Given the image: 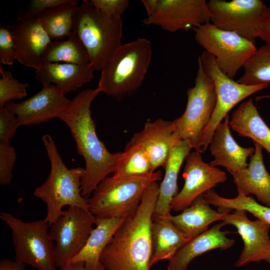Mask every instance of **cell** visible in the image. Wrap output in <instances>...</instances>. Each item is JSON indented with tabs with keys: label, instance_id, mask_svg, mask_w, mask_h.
Listing matches in <instances>:
<instances>
[{
	"label": "cell",
	"instance_id": "6da1fadb",
	"mask_svg": "<svg viewBox=\"0 0 270 270\" xmlns=\"http://www.w3.org/2000/svg\"><path fill=\"white\" fill-rule=\"evenodd\" d=\"M99 94L96 88L80 92L59 117L69 128L78 152L84 160L81 188L86 198L102 180L114 172L121 154L110 152L97 136L90 106Z\"/></svg>",
	"mask_w": 270,
	"mask_h": 270
},
{
	"label": "cell",
	"instance_id": "7a4b0ae2",
	"mask_svg": "<svg viewBox=\"0 0 270 270\" xmlns=\"http://www.w3.org/2000/svg\"><path fill=\"white\" fill-rule=\"evenodd\" d=\"M158 182L146 190L137 208L128 215L104 250L106 270H150L152 226L159 192Z\"/></svg>",
	"mask_w": 270,
	"mask_h": 270
},
{
	"label": "cell",
	"instance_id": "3957f363",
	"mask_svg": "<svg viewBox=\"0 0 270 270\" xmlns=\"http://www.w3.org/2000/svg\"><path fill=\"white\" fill-rule=\"evenodd\" d=\"M42 140L50 162V170L45 182L36 188L35 197L46 205L45 220L50 225L62 214L66 206H76L89 210L88 198L82 192L81 180L84 169L77 167L69 169L64 164L52 136L48 134Z\"/></svg>",
	"mask_w": 270,
	"mask_h": 270
},
{
	"label": "cell",
	"instance_id": "277c9868",
	"mask_svg": "<svg viewBox=\"0 0 270 270\" xmlns=\"http://www.w3.org/2000/svg\"><path fill=\"white\" fill-rule=\"evenodd\" d=\"M152 56L151 42L146 38L122 44L103 66L96 88L117 98L132 94L142 85Z\"/></svg>",
	"mask_w": 270,
	"mask_h": 270
},
{
	"label": "cell",
	"instance_id": "5b68a950",
	"mask_svg": "<svg viewBox=\"0 0 270 270\" xmlns=\"http://www.w3.org/2000/svg\"><path fill=\"white\" fill-rule=\"evenodd\" d=\"M124 22L97 9L84 0L73 18V30L84 46L96 70L101 72L121 46Z\"/></svg>",
	"mask_w": 270,
	"mask_h": 270
},
{
	"label": "cell",
	"instance_id": "8992f818",
	"mask_svg": "<svg viewBox=\"0 0 270 270\" xmlns=\"http://www.w3.org/2000/svg\"><path fill=\"white\" fill-rule=\"evenodd\" d=\"M162 178L160 170L142 176H107L88 198L89 210L96 218H126L137 208L148 187Z\"/></svg>",
	"mask_w": 270,
	"mask_h": 270
},
{
	"label": "cell",
	"instance_id": "52a82bcc",
	"mask_svg": "<svg viewBox=\"0 0 270 270\" xmlns=\"http://www.w3.org/2000/svg\"><path fill=\"white\" fill-rule=\"evenodd\" d=\"M0 218L10 229L16 261L37 270H56L50 225L45 220L25 222L6 212Z\"/></svg>",
	"mask_w": 270,
	"mask_h": 270
},
{
	"label": "cell",
	"instance_id": "ba28073f",
	"mask_svg": "<svg viewBox=\"0 0 270 270\" xmlns=\"http://www.w3.org/2000/svg\"><path fill=\"white\" fill-rule=\"evenodd\" d=\"M199 56L205 73L214 83L216 96L213 114L198 144L196 151L201 153L206 150L215 129L228 112L238 103L253 94L267 88L269 85H246L238 82L218 68L212 54L204 51Z\"/></svg>",
	"mask_w": 270,
	"mask_h": 270
},
{
	"label": "cell",
	"instance_id": "9c48e42d",
	"mask_svg": "<svg viewBox=\"0 0 270 270\" xmlns=\"http://www.w3.org/2000/svg\"><path fill=\"white\" fill-rule=\"evenodd\" d=\"M194 85L187 90V103L182 114L174 120L182 140L197 150L203 131L213 114L216 94L212 81L205 73L200 56Z\"/></svg>",
	"mask_w": 270,
	"mask_h": 270
},
{
	"label": "cell",
	"instance_id": "30bf717a",
	"mask_svg": "<svg viewBox=\"0 0 270 270\" xmlns=\"http://www.w3.org/2000/svg\"><path fill=\"white\" fill-rule=\"evenodd\" d=\"M194 30L197 43L214 56L218 68L232 78L257 48L254 43L246 38L220 30L211 22Z\"/></svg>",
	"mask_w": 270,
	"mask_h": 270
},
{
	"label": "cell",
	"instance_id": "8fae6325",
	"mask_svg": "<svg viewBox=\"0 0 270 270\" xmlns=\"http://www.w3.org/2000/svg\"><path fill=\"white\" fill-rule=\"evenodd\" d=\"M96 217L89 210L69 206L50 226V236L56 243V266L67 264L82 250L94 229Z\"/></svg>",
	"mask_w": 270,
	"mask_h": 270
},
{
	"label": "cell",
	"instance_id": "7c38bea8",
	"mask_svg": "<svg viewBox=\"0 0 270 270\" xmlns=\"http://www.w3.org/2000/svg\"><path fill=\"white\" fill-rule=\"evenodd\" d=\"M210 22L255 43L267 6L260 0H210Z\"/></svg>",
	"mask_w": 270,
	"mask_h": 270
},
{
	"label": "cell",
	"instance_id": "4fadbf2b",
	"mask_svg": "<svg viewBox=\"0 0 270 270\" xmlns=\"http://www.w3.org/2000/svg\"><path fill=\"white\" fill-rule=\"evenodd\" d=\"M210 18L206 0H158L154 12L142 22L174 32L194 30L210 22Z\"/></svg>",
	"mask_w": 270,
	"mask_h": 270
},
{
	"label": "cell",
	"instance_id": "5bb4252c",
	"mask_svg": "<svg viewBox=\"0 0 270 270\" xmlns=\"http://www.w3.org/2000/svg\"><path fill=\"white\" fill-rule=\"evenodd\" d=\"M218 210L224 214L222 222L234 226L243 241L244 248L235 266L266 260L270 256V224L258 218L250 220L244 210H234L232 213L226 208H218Z\"/></svg>",
	"mask_w": 270,
	"mask_h": 270
},
{
	"label": "cell",
	"instance_id": "9a60e30c",
	"mask_svg": "<svg viewBox=\"0 0 270 270\" xmlns=\"http://www.w3.org/2000/svg\"><path fill=\"white\" fill-rule=\"evenodd\" d=\"M182 178L184 186L170 202L171 210L182 211L203 194L227 180L226 173L204 162L200 153L190 152L186 158Z\"/></svg>",
	"mask_w": 270,
	"mask_h": 270
},
{
	"label": "cell",
	"instance_id": "2e32d148",
	"mask_svg": "<svg viewBox=\"0 0 270 270\" xmlns=\"http://www.w3.org/2000/svg\"><path fill=\"white\" fill-rule=\"evenodd\" d=\"M38 93L24 101L7 102L4 107L18 119L21 126L38 124L60 116L71 100L52 84H42Z\"/></svg>",
	"mask_w": 270,
	"mask_h": 270
},
{
	"label": "cell",
	"instance_id": "e0dca14e",
	"mask_svg": "<svg viewBox=\"0 0 270 270\" xmlns=\"http://www.w3.org/2000/svg\"><path fill=\"white\" fill-rule=\"evenodd\" d=\"M16 59L21 64L38 70L51 38L42 28L37 14L27 12L18 16L12 26Z\"/></svg>",
	"mask_w": 270,
	"mask_h": 270
},
{
	"label": "cell",
	"instance_id": "ac0fdd59",
	"mask_svg": "<svg viewBox=\"0 0 270 270\" xmlns=\"http://www.w3.org/2000/svg\"><path fill=\"white\" fill-rule=\"evenodd\" d=\"M182 140L174 120L158 118L146 122L130 140L144 150L156 171L158 167H164L171 150Z\"/></svg>",
	"mask_w": 270,
	"mask_h": 270
},
{
	"label": "cell",
	"instance_id": "d6986e66",
	"mask_svg": "<svg viewBox=\"0 0 270 270\" xmlns=\"http://www.w3.org/2000/svg\"><path fill=\"white\" fill-rule=\"evenodd\" d=\"M230 119L228 114L215 129L209 145L214 160L209 164L223 166L230 173L246 168L247 160L253 155L255 148H244L237 143L230 132Z\"/></svg>",
	"mask_w": 270,
	"mask_h": 270
},
{
	"label": "cell",
	"instance_id": "ffe728a7",
	"mask_svg": "<svg viewBox=\"0 0 270 270\" xmlns=\"http://www.w3.org/2000/svg\"><path fill=\"white\" fill-rule=\"evenodd\" d=\"M225 224L222 222L201 234L189 240L168 260V270H187L196 257L214 249L226 250L235 243L228 238L229 231L222 230Z\"/></svg>",
	"mask_w": 270,
	"mask_h": 270
},
{
	"label": "cell",
	"instance_id": "44dd1931",
	"mask_svg": "<svg viewBox=\"0 0 270 270\" xmlns=\"http://www.w3.org/2000/svg\"><path fill=\"white\" fill-rule=\"evenodd\" d=\"M255 150L246 168L231 172L238 194H250L266 206L270 208V174L266 170L262 154V148L254 142Z\"/></svg>",
	"mask_w": 270,
	"mask_h": 270
},
{
	"label": "cell",
	"instance_id": "7402d4cb",
	"mask_svg": "<svg viewBox=\"0 0 270 270\" xmlns=\"http://www.w3.org/2000/svg\"><path fill=\"white\" fill-rule=\"evenodd\" d=\"M95 70L92 64L81 66L44 61L36 70L35 77L42 84H54L66 94L90 82Z\"/></svg>",
	"mask_w": 270,
	"mask_h": 270
},
{
	"label": "cell",
	"instance_id": "603a6c76",
	"mask_svg": "<svg viewBox=\"0 0 270 270\" xmlns=\"http://www.w3.org/2000/svg\"><path fill=\"white\" fill-rule=\"evenodd\" d=\"M192 147L186 140H182L171 150L164 166V175L159 186L153 219L168 218L170 214V202L178 194V177L181 166Z\"/></svg>",
	"mask_w": 270,
	"mask_h": 270
},
{
	"label": "cell",
	"instance_id": "cb8c5ba5",
	"mask_svg": "<svg viewBox=\"0 0 270 270\" xmlns=\"http://www.w3.org/2000/svg\"><path fill=\"white\" fill-rule=\"evenodd\" d=\"M126 218L96 217V228L92 230L85 246L68 263L83 262L86 270H106L101 262L102 254Z\"/></svg>",
	"mask_w": 270,
	"mask_h": 270
},
{
	"label": "cell",
	"instance_id": "d4e9b609",
	"mask_svg": "<svg viewBox=\"0 0 270 270\" xmlns=\"http://www.w3.org/2000/svg\"><path fill=\"white\" fill-rule=\"evenodd\" d=\"M229 124L239 136L252 139L270 154V128L259 114L252 98L241 103L233 112Z\"/></svg>",
	"mask_w": 270,
	"mask_h": 270
},
{
	"label": "cell",
	"instance_id": "484cf974",
	"mask_svg": "<svg viewBox=\"0 0 270 270\" xmlns=\"http://www.w3.org/2000/svg\"><path fill=\"white\" fill-rule=\"evenodd\" d=\"M210 205L204 194H201L180 214L168 218L190 240L206 231L212 222L221 220L223 212L212 209Z\"/></svg>",
	"mask_w": 270,
	"mask_h": 270
},
{
	"label": "cell",
	"instance_id": "4316f807",
	"mask_svg": "<svg viewBox=\"0 0 270 270\" xmlns=\"http://www.w3.org/2000/svg\"><path fill=\"white\" fill-rule=\"evenodd\" d=\"M152 254L150 266L163 260H170L189 240L168 218L153 219L152 226Z\"/></svg>",
	"mask_w": 270,
	"mask_h": 270
},
{
	"label": "cell",
	"instance_id": "83f0119b",
	"mask_svg": "<svg viewBox=\"0 0 270 270\" xmlns=\"http://www.w3.org/2000/svg\"><path fill=\"white\" fill-rule=\"evenodd\" d=\"M79 1L68 2L37 14L39 20L51 40H64L73 31V18Z\"/></svg>",
	"mask_w": 270,
	"mask_h": 270
},
{
	"label": "cell",
	"instance_id": "f1b7e54d",
	"mask_svg": "<svg viewBox=\"0 0 270 270\" xmlns=\"http://www.w3.org/2000/svg\"><path fill=\"white\" fill-rule=\"evenodd\" d=\"M44 61L75 64H92L88 52L77 33L73 30L66 40L52 41L44 55Z\"/></svg>",
	"mask_w": 270,
	"mask_h": 270
},
{
	"label": "cell",
	"instance_id": "f546056e",
	"mask_svg": "<svg viewBox=\"0 0 270 270\" xmlns=\"http://www.w3.org/2000/svg\"><path fill=\"white\" fill-rule=\"evenodd\" d=\"M150 158L140 146L130 141L116 163L113 176L128 178L142 176L154 172Z\"/></svg>",
	"mask_w": 270,
	"mask_h": 270
},
{
	"label": "cell",
	"instance_id": "4dcf8cb0",
	"mask_svg": "<svg viewBox=\"0 0 270 270\" xmlns=\"http://www.w3.org/2000/svg\"><path fill=\"white\" fill-rule=\"evenodd\" d=\"M204 195L210 204L231 210H244L258 219L270 224V208L258 203L251 196L238 194L234 198H226L220 196L214 189L206 192Z\"/></svg>",
	"mask_w": 270,
	"mask_h": 270
},
{
	"label": "cell",
	"instance_id": "1f68e13d",
	"mask_svg": "<svg viewBox=\"0 0 270 270\" xmlns=\"http://www.w3.org/2000/svg\"><path fill=\"white\" fill-rule=\"evenodd\" d=\"M244 72L237 82L246 85L270 84V44L258 48L244 64Z\"/></svg>",
	"mask_w": 270,
	"mask_h": 270
},
{
	"label": "cell",
	"instance_id": "d6a6232c",
	"mask_svg": "<svg viewBox=\"0 0 270 270\" xmlns=\"http://www.w3.org/2000/svg\"><path fill=\"white\" fill-rule=\"evenodd\" d=\"M0 73V108L4 107L7 102L26 96L28 84L19 82L10 71L4 70L1 64Z\"/></svg>",
	"mask_w": 270,
	"mask_h": 270
},
{
	"label": "cell",
	"instance_id": "836d02e7",
	"mask_svg": "<svg viewBox=\"0 0 270 270\" xmlns=\"http://www.w3.org/2000/svg\"><path fill=\"white\" fill-rule=\"evenodd\" d=\"M16 154L10 142L0 144V184H10L13 178L12 170Z\"/></svg>",
	"mask_w": 270,
	"mask_h": 270
},
{
	"label": "cell",
	"instance_id": "e575fe53",
	"mask_svg": "<svg viewBox=\"0 0 270 270\" xmlns=\"http://www.w3.org/2000/svg\"><path fill=\"white\" fill-rule=\"evenodd\" d=\"M16 59V49L12 26L2 24L0 26V63L12 65Z\"/></svg>",
	"mask_w": 270,
	"mask_h": 270
},
{
	"label": "cell",
	"instance_id": "d590c367",
	"mask_svg": "<svg viewBox=\"0 0 270 270\" xmlns=\"http://www.w3.org/2000/svg\"><path fill=\"white\" fill-rule=\"evenodd\" d=\"M21 126L17 118L5 107L0 108V144L10 142Z\"/></svg>",
	"mask_w": 270,
	"mask_h": 270
},
{
	"label": "cell",
	"instance_id": "8d00e7d4",
	"mask_svg": "<svg viewBox=\"0 0 270 270\" xmlns=\"http://www.w3.org/2000/svg\"><path fill=\"white\" fill-rule=\"evenodd\" d=\"M90 2L95 8L104 14L118 18H122L130 4L128 0H90Z\"/></svg>",
	"mask_w": 270,
	"mask_h": 270
},
{
	"label": "cell",
	"instance_id": "74e56055",
	"mask_svg": "<svg viewBox=\"0 0 270 270\" xmlns=\"http://www.w3.org/2000/svg\"><path fill=\"white\" fill-rule=\"evenodd\" d=\"M70 0H32L28 12L38 14L40 12L64 4Z\"/></svg>",
	"mask_w": 270,
	"mask_h": 270
},
{
	"label": "cell",
	"instance_id": "f35d334b",
	"mask_svg": "<svg viewBox=\"0 0 270 270\" xmlns=\"http://www.w3.org/2000/svg\"><path fill=\"white\" fill-rule=\"evenodd\" d=\"M258 38L270 44V6H267L262 18L258 34Z\"/></svg>",
	"mask_w": 270,
	"mask_h": 270
},
{
	"label": "cell",
	"instance_id": "ab89813d",
	"mask_svg": "<svg viewBox=\"0 0 270 270\" xmlns=\"http://www.w3.org/2000/svg\"><path fill=\"white\" fill-rule=\"evenodd\" d=\"M0 270H26L24 264L7 258L0 262Z\"/></svg>",
	"mask_w": 270,
	"mask_h": 270
},
{
	"label": "cell",
	"instance_id": "60d3db41",
	"mask_svg": "<svg viewBox=\"0 0 270 270\" xmlns=\"http://www.w3.org/2000/svg\"><path fill=\"white\" fill-rule=\"evenodd\" d=\"M141 2L146 10L148 16H149L154 12L158 0H142Z\"/></svg>",
	"mask_w": 270,
	"mask_h": 270
},
{
	"label": "cell",
	"instance_id": "b9f144b4",
	"mask_svg": "<svg viewBox=\"0 0 270 270\" xmlns=\"http://www.w3.org/2000/svg\"><path fill=\"white\" fill-rule=\"evenodd\" d=\"M59 268L60 270H86L83 262H69Z\"/></svg>",
	"mask_w": 270,
	"mask_h": 270
},
{
	"label": "cell",
	"instance_id": "7bdbcfd3",
	"mask_svg": "<svg viewBox=\"0 0 270 270\" xmlns=\"http://www.w3.org/2000/svg\"><path fill=\"white\" fill-rule=\"evenodd\" d=\"M270 98V94L264 96H258L256 97L257 100H260L263 99Z\"/></svg>",
	"mask_w": 270,
	"mask_h": 270
},
{
	"label": "cell",
	"instance_id": "ee69618b",
	"mask_svg": "<svg viewBox=\"0 0 270 270\" xmlns=\"http://www.w3.org/2000/svg\"><path fill=\"white\" fill-rule=\"evenodd\" d=\"M266 262H268L269 264H270V256L266 260Z\"/></svg>",
	"mask_w": 270,
	"mask_h": 270
}]
</instances>
